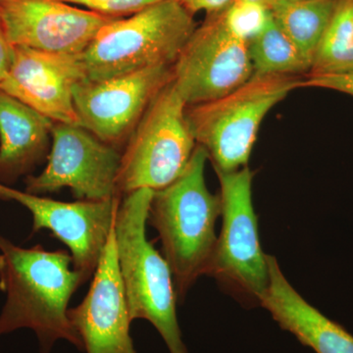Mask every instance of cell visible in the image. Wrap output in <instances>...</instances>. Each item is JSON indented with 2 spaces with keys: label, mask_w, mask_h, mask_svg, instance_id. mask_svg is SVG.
<instances>
[{
  "label": "cell",
  "mask_w": 353,
  "mask_h": 353,
  "mask_svg": "<svg viewBox=\"0 0 353 353\" xmlns=\"http://www.w3.org/2000/svg\"><path fill=\"white\" fill-rule=\"evenodd\" d=\"M187 106L172 80L153 99L122 153L120 194L164 189L182 175L196 148L185 117Z\"/></svg>",
  "instance_id": "obj_6"
},
{
  "label": "cell",
  "mask_w": 353,
  "mask_h": 353,
  "mask_svg": "<svg viewBox=\"0 0 353 353\" xmlns=\"http://www.w3.org/2000/svg\"><path fill=\"white\" fill-rule=\"evenodd\" d=\"M85 283L69 252H48L41 245L21 248L0 234V290L6 294L0 336L27 328L37 334L41 353H50L59 340L83 350L68 304Z\"/></svg>",
  "instance_id": "obj_1"
},
{
  "label": "cell",
  "mask_w": 353,
  "mask_h": 353,
  "mask_svg": "<svg viewBox=\"0 0 353 353\" xmlns=\"http://www.w3.org/2000/svg\"><path fill=\"white\" fill-rule=\"evenodd\" d=\"M14 51L15 46L7 39L3 27L0 23V83L3 82L12 66Z\"/></svg>",
  "instance_id": "obj_24"
},
{
  "label": "cell",
  "mask_w": 353,
  "mask_h": 353,
  "mask_svg": "<svg viewBox=\"0 0 353 353\" xmlns=\"http://www.w3.org/2000/svg\"><path fill=\"white\" fill-rule=\"evenodd\" d=\"M290 1H301V0H290Z\"/></svg>",
  "instance_id": "obj_26"
},
{
  "label": "cell",
  "mask_w": 353,
  "mask_h": 353,
  "mask_svg": "<svg viewBox=\"0 0 353 353\" xmlns=\"http://www.w3.org/2000/svg\"><path fill=\"white\" fill-rule=\"evenodd\" d=\"M303 77L260 75L214 101L187 106L185 117L196 145L206 150L215 171L248 166L265 116Z\"/></svg>",
  "instance_id": "obj_5"
},
{
  "label": "cell",
  "mask_w": 353,
  "mask_h": 353,
  "mask_svg": "<svg viewBox=\"0 0 353 353\" xmlns=\"http://www.w3.org/2000/svg\"><path fill=\"white\" fill-rule=\"evenodd\" d=\"M248 53L254 74L306 77L310 71V64L273 16L263 31L248 43Z\"/></svg>",
  "instance_id": "obj_19"
},
{
  "label": "cell",
  "mask_w": 353,
  "mask_h": 353,
  "mask_svg": "<svg viewBox=\"0 0 353 353\" xmlns=\"http://www.w3.org/2000/svg\"><path fill=\"white\" fill-rule=\"evenodd\" d=\"M121 160L118 148L80 125L54 123L48 164L39 175L27 176L25 192L41 196L68 188L79 201L120 196Z\"/></svg>",
  "instance_id": "obj_8"
},
{
  "label": "cell",
  "mask_w": 353,
  "mask_h": 353,
  "mask_svg": "<svg viewBox=\"0 0 353 353\" xmlns=\"http://www.w3.org/2000/svg\"><path fill=\"white\" fill-rule=\"evenodd\" d=\"M208 160L206 150L196 145L182 175L154 190L150 203L148 222L159 234L178 299H185L197 279L206 275L217 243L222 202L206 185Z\"/></svg>",
  "instance_id": "obj_2"
},
{
  "label": "cell",
  "mask_w": 353,
  "mask_h": 353,
  "mask_svg": "<svg viewBox=\"0 0 353 353\" xmlns=\"http://www.w3.org/2000/svg\"><path fill=\"white\" fill-rule=\"evenodd\" d=\"M154 190L125 194L116 212L115 239L121 278L132 321L145 319L161 334L170 353H189L176 318V297L168 262L146 238Z\"/></svg>",
  "instance_id": "obj_3"
},
{
  "label": "cell",
  "mask_w": 353,
  "mask_h": 353,
  "mask_svg": "<svg viewBox=\"0 0 353 353\" xmlns=\"http://www.w3.org/2000/svg\"><path fill=\"white\" fill-rule=\"evenodd\" d=\"M336 2L338 0H284L271 10L273 19L296 44L310 68Z\"/></svg>",
  "instance_id": "obj_17"
},
{
  "label": "cell",
  "mask_w": 353,
  "mask_h": 353,
  "mask_svg": "<svg viewBox=\"0 0 353 353\" xmlns=\"http://www.w3.org/2000/svg\"><path fill=\"white\" fill-rule=\"evenodd\" d=\"M350 73H353V0H338L306 77Z\"/></svg>",
  "instance_id": "obj_18"
},
{
  "label": "cell",
  "mask_w": 353,
  "mask_h": 353,
  "mask_svg": "<svg viewBox=\"0 0 353 353\" xmlns=\"http://www.w3.org/2000/svg\"><path fill=\"white\" fill-rule=\"evenodd\" d=\"M72 6H80L101 15L125 18L163 0H59Z\"/></svg>",
  "instance_id": "obj_21"
},
{
  "label": "cell",
  "mask_w": 353,
  "mask_h": 353,
  "mask_svg": "<svg viewBox=\"0 0 353 353\" xmlns=\"http://www.w3.org/2000/svg\"><path fill=\"white\" fill-rule=\"evenodd\" d=\"M192 14L205 11L208 14L221 13L236 0H179Z\"/></svg>",
  "instance_id": "obj_23"
},
{
  "label": "cell",
  "mask_w": 353,
  "mask_h": 353,
  "mask_svg": "<svg viewBox=\"0 0 353 353\" xmlns=\"http://www.w3.org/2000/svg\"><path fill=\"white\" fill-rule=\"evenodd\" d=\"M301 87L326 88L353 97V73L341 76H308Z\"/></svg>",
  "instance_id": "obj_22"
},
{
  "label": "cell",
  "mask_w": 353,
  "mask_h": 353,
  "mask_svg": "<svg viewBox=\"0 0 353 353\" xmlns=\"http://www.w3.org/2000/svg\"><path fill=\"white\" fill-rule=\"evenodd\" d=\"M0 199L25 206L32 216V234L48 230L71 252L73 266L87 283L94 275L115 222L121 197L104 201H54L0 183Z\"/></svg>",
  "instance_id": "obj_11"
},
{
  "label": "cell",
  "mask_w": 353,
  "mask_h": 353,
  "mask_svg": "<svg viewBox=\"0 0 353 353\" xmlns=\"http://www.w3.org/2000/svg\"><path fill=\"white\" fill-rule=\"evenodd\" d=\"M83 80L82 54H53L15 46L12 66L0 90L54 123L80 125L74 88Z\"/></svg>",
  "instance_id": "obj_14"
},
{
  "label": "cell",
  "mask_w": 353,
  "mask_h": 353,
  "mask_svg": "<svg viewBox=\"0 0 353 353\" xmlns=\"http://www.w3.org/2000/svg\"><path fill=\"white\" fill-rule=\"evenodd\" d=\"M54 122L0 90V183L32 173L48 157Z\"/></svg>",
  "instance_id": "obj_16"
},
{
  "label": "cell",
  "mask_w": 353,
  "mask_h": 353,
  "mask_svg": "<svg viewBox=\"0 0 353 353\" xmlns=\"http://www.w3.org/2000/svg\"><path fill=\"white\" fill-rule=\"evenodd\" d=\"M269 283L259 303L281 328L316 353H353V336L309 304L285 277L277 259L268 254Z\"/></svg>",
  "instance_id": "obj_15"
},
{
  "label": "cell",
  "mask_w": 353,
  "mask_h": 353,
  "mask_svg": "<svg viewBox=\"0 0 353 353\" xmlns=\"http://www.w3.org/2000/svg\"><path fill=\"white\" fill-rule=\"evenodd\" d=\"M216 173L221 188L222 230L206 275L238 296L259 303L268 285L269 265L253 206V173L248 166Z\"/></svg>",
  "instance_id": "obj_7"
},
{
  "label": "cell",
  "mask_w": 353,
  "mask_h": 353,
  "mask_svg": "<svg viewBox=\"0 0 353 353\" xmlns=\"http://www.w3.org/2000/svg\"><path fill=\"white\" fill-rule=\"evenodd\" d=\"M173 65H158L103 81L85 80L74 88L81 126L118 148L127 143L153 99L172 80Z\"/></svg>",
  "instance_id": "obj_10"
},
{
  "label": "cell",
  "mask_w": 353,
  "mask_h": 353,
  "mask_svg": "<svg viewBox=\"0 0 353 353\" xmlns=\"http://www.w3.org/2000/svg\"><path fill=\"white\" fill-rule=\"evenodd\" d=\"M222 13L230 31L248 43L263 31L272 18L268 8L248 0H236Z\"/></svg>",
  "instance_id": "obj_20"
},
{
  "label": "cell",
  "mask_w": 353,
  "mask_h": 353,
  "mask_svg": "<svg viewBox=\"0 0 353 353\" xmlns=\"http://www.w3.org/2000/svg\"><path fill=\"white\" fill-rule=\"evenodd\" d=\"M194 14L163 0L109 22L82 54L85 79L103 81L158 65H173L196 30Z\"/></svg>",
  "instance_id": "obj_4"
},
{
  "label": "cell",
  "mask_w": 353,
  "mask_h": 353,
  "mask_svg": "<svg viewBox=\"0 0 353 353\" xmlns=\"http://www.w3.org/2000/svg\"><path fill=\"white\" fill-rule=\"evenodd\" d=\"M248 1L255 2V3L261 4L268 8L269 10H272L276 6H278L281 2L284 1V0H248Z\"/></svg>",
  "instance_id": "obj_25"
},
{
  "label": "cell",
  "mask_w": 353,
  "mask_h": 353,
  "mask_svg": "<svg viewBox=\"0 0 353 353\" xmlns=\"http://www.w3.org/2000/svg\"><path fill=\"white\" fill-rule=\"evenodd\" d=\"M114 19L59 0H0V23L11 44L53 54H83Z\"/></svg>",
  "instance_id": "obj_12"
},
{
  "label": "cell",
  "mask_w": 353,
  "mask_h": 353,
  "mask_svg": "<svg viewBox=\"0 0 353 353\" xmlns=\"http://www.w3.org/2000/svg\"><path fill=\"white\" fill-rule=\"evenodd\" d=\"M172 73L188 106L214 101L252 78L248 43L230 31L222 12L208 14L176 57Z\"/></svg>",
  "instance_id": "obj_9"
},
{
  "label": "cell",
  "mask_w": 353,
  "mask_h": 353,
  "mask_svg": "<svg viewBox=\"0 0 353 353\" xmlns=\"http://www.w3.org/2000/svg\"><path fill=\"white\" fill-rule=\"evenodd\" d=\"M70 321L87 353H137L130 325L132 319L121 278L115 226L82 303L69 308Z\"/></svg>",
  "instance_id": "obj_13"
}]
</instances>
